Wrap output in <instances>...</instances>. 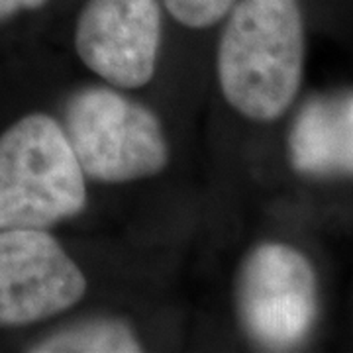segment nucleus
I'll return each instance as SVG.
<instances>
[{
  "mask_svg": "<svg viewBox=\"0 0 353 353\" xmlns=\"http://www.w3.org/2000/svg\"><path fill=\"white\" fill-rule=\"evenodd\" d=\"M290 161L306 175H353V92L316 97L299 112Z\"/></svg>",
  "mask_w": 353,
  "mask_h": 353,
  "instance_id": "0eeeda50",
  "label": "nucleus"
},
{
  "mask_svg": "<svg viewBox=\"0 0 353 353\" xmlns=\"http://www.w3.org/2000/svg\"><path fill=\"white\" fill-rule=\"evenodd\" d=\"M65 134L83 173L106 185L159 175L169 143L159 118L114 87L77 90L65 110Z\"/></svg>",
  "mask_w": 353,
  "mask_h": 353,
  "instance_id": "7ed1b4c3",
  "label": "nucleus"
},
{
  "mask_svg": "<svg viewBox=\"0 0 353 353\" xmlns=\"http://www.w3.org/2000/svg\"><path fill=\"white\" fill-rule=\"evenodd\" d=\"M48 0H0V24L14 18L16 14L38 10Z\"/></svg>",
  "mask_w": 353,
  "mask_h": 353,
  "instance_id": "9d476101",
  "label": "nucleus"
},
{
  "mask_svg": "<svg viewBox=\"0 0 353 353\" xmlns=\"http://www.w3.org/2000/svg\"><path fill=\"white\" fill-rule=\"evenodd\" d=\"M304 24L299 0H240L228 12L216 71L226 102L250 120L287 112L301 87Z\"/></svg>",
  "mask_w": 353,
  "mask_h": 353,
  "instance_id": "f257e3e1",
  "label": "nucleus"
},
{
  "mask_svg": "<svg viewBox=\"0 0 353 353\" xmlns=\"http://www.w3.org/2000/svg\"><path fill=\"white\" fill-rule=\"evenodd\" d=\"M87 206V176L63 126L22 116L0 134V230H50Z\"/></svg>",
  "mask_w": 353,
  "mask_h": 353,
  "instance_id": "f03ea898",
  "label": "nucleus"
},
{
  "mask_svg": "<svg viewBox=\"0 0 353 353\" xmlns=\"http://www.w3.org/2000/svg\"><path fill=\"white\" fill-rule=\"evenodd\" d=\"M243 330L267 350H289L306 338L318 310L312 265L285 243L257 245L238 279Z\"/></svg>",
  "mask_w": 353,
  "mask_h": 353,
  "instance_id": "20e7f679",
  "label": "nucleus"
},
{
  "mask_svg": "<svg viewBox=\"0 0 353 353\" xmlns=\"http://www.w3.org/2000/svg\"><path fill=\"white\" fill-rule=\"evenodd\" d=\"M87 279L48 230H0V328H24L73 308Z\"/></svg>",
  "mask_w": 353,
  "mask_h": 353,
  "instance_id": "39448f33",
  "label": "nucleus"
},
{
  "mask_svg": "<svg viewBox=\"0 0 353 353\" xmlns=\"http://www.w3.org/2000/svg\"><path fill=\"white\" fill-rule=\"evenodd\" d=\"M159 0H87L75 28L81 61L118 88L145 87L161 46Z\"/></svg>",
  "mask_w": 353,
  "mask_h": 353,
  "instance_id": "423d86ee",
  "label": "nucleus"
},
{
  "mask_svg": "<svg viewBox=\"0 0 353 353\" xmlns=\"http://www.w3.org/2000/svg\"><path fill=\"white\" fill-rule=\"evenodd\" d=\"M165 8L187 28L202 30L220 22L236 0H163Z\"/></svg>",
  "mask_w": 353,
  "mask_h": 353,
  "instance_id": "1a4fd4ad",
  "label": "nucleus"
},
{
  "mask_svg": "<svg viewBox=\"0 0 353 353\" xmlns=\"http://www.w3.org/2000/svg\"><path fill=\"white\" fill-rule=\"evenodd\" d=\"M141 341L134 328L118 318H92L41 338L28 352L36 353H136Z\"/></svg>",
  "mask_w": 353,
  "mask_h": 353,
  "instance_id": "6e6552de",
  "label": "nucleus"
}]
</instances>
